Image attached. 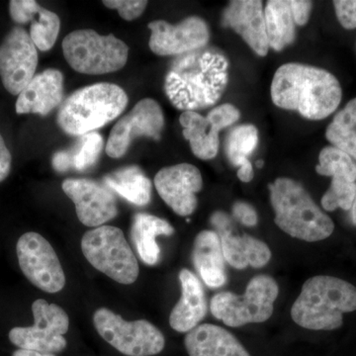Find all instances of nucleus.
Instances as JSON below:
<instances>
[{
  "label": "nucleus",
  "instance_id": "c03bdc74",
  "mask_svg": "<svg viewBox=\"0 0 356 356\" xmlns=\"http://www.w3.org/2000/svg\"><path fill=\"white\" fill-rule=\"evenodd\" d=\"M262 165H264V163H262V161H257V168H261Z\"/></svg>",
  "mask_w": 356,
  "mask_h": 356
},
{
  "label": "nucleus",
  "instance_id": "423d86ee",
  "mask_svg": "<svg viewBox=\"0 0 356 356\" xmlns=\"http://www.w3.org/2000/svg\"><path fill=\"white\" fill-rule=\"evenodd\" d=\"M280 294L277 282L271 276H254L243 295L233 292L217 293L211 299V313L232 327L264 323L273 316L274 302Z\"/></svg>",
  "mask_w": 356,
  "mask_h": 356
},
{
  "label": "nucleus",
  "instance_id": "bb28decb",
  "mask_svg": "<svg viewBox=\"0 0 356 356\" xmlns=\"http://www.w3.org/2000/svg\"><path fill=\"white\" fill-rule=\"evenodd\" d=\"M325 138L356 161V98L351 99L327 126Z\"/></svg>",
  "mask_w": 356,
  "mask_h": 356
},
{
  "label": "nucleus",
  "instance_id": "7c9ffc66",
  "mask_svg": "<svg viewBox=\"0 0 356 356\" xmlns=\"http://www.w3.org/2000/svg\"><path fill=\"white\" fill-rule=\"evenodd\" d=\"M356 195V182L332 178L329 189L323 195V208L325 211H334L337 208L348 211L353 208Z\"/></svg>",
  "mask_w": 356,
  "mask_h": 356
},
{
  "label": "nucleus",
  "instance_id": "1a4fd4ad",
  "mask_svg": "<svg viewBox=\"0 0 356 356\" xmlns=\"http://www.w3.org/2000/svg\"><path fill=\"white\" fill-rule=\"evenodd\" d=\"M93 325L106 343L127 356L156 355L165 348V336L149 321L129 322L109 309L100 308L93 314Z\"/></svg>",
  "mask_w": 356,
  "mask_h": 356
},
{
  "label": "nucleus",
  "instance_id": "dca6fc26",
  "mask_svg": "<svg viewBox=\"0 0 356 356\" xmlns=\"http://www.w3.org/2000/svg\"><path fill=\"white\" fill-rule=\"evenodd\" d=\"M159 196L179 216H189L197 207L196 194L202 189L200 170L191 163L161 168L154 177Z\"/></svg>",
  "mask_w": 356,
  "mask_h": 356
},
{
  "label": "nucleus",
  "instance_id": "f257e3e1",
  "mask_svg": "<svg viewBox=\"0 0 356 356\" xmlns=\"http://www.w3.org/2000/svg\"><path fill=\"white\" fill-rule=\"evenodd\" d=\"M228 81L224 54L204 47L175 58L166 74L165 91L175 108L196 112L216 104Z\"/></svg>",
  "mask_w": 356,
  "mask_h": 356
},
{
  "label": "nucleus",
  "instance_id": "20e7f679",
  "mask_svg": "<svg viewBox=\"0 0 356 356\" xmlns=\"http://www.w3.org/2000/svg\"><path fill=\"white\" fill-rule=\"evenodd\" d=\"M274 222L292 238L304 242L324 241L334 233L331 218L320 209L310 194L296 180L280 177L269 184Z\"/></svg>",
  "mask_w": 356,
  "mask_h": 356
},
{
  "label": "nucleus",
  "instance_id": "9b49d317",
  "mask_svg": "<svg viewBox=\"0 0 356 356\" xmlns=\"http://www.w3.org/2000/svg\"><path fill=\"white\" fill-rule=\"evenodd\" d=\"M21 270L28 280L47 293L64 289L65 275L60 259L51 243L35 232L25 233L16 245Z\"/></svg>",
  "mask_w": 356,
  "mask_h": 356
},
{
  "label": "nucleus",
  "instance_id": "a19ab883",
  "mask_svg": "<svg viewBox=\"0 0 356 356\" xmlns=\"http://www.w3.org/2000/svg\"><path fill=\"white\" fill-rule=\"evenodd\" d=\"M236 175H238V179H240L241 181L245 182V184L252 181L254 175V168H252V163H248V165L238 168Z\"/></svg>",
  "mask_w": 356,
  "mask_h": 356
},
{
  "label": "nucleus",
  "instance_id": "393cba45",
  "mask_svg": "<svg viewBox=\"0 0 356 356\" xmlns=\"http://www.w3.org/2000/svg\"><path fill=\"white\" fill-rule=\"evenodd\" d=\"M103 182L111 191L116 192L128 202L146 206L152 198V182L137 165L127 166L109 173Z\"/></svg>",
  "mask_w": 356,
  "mask_h": 356
},
{
  "label": "nucleus",
  "instance_id": "2eb2a0df",
  "mask_svg": "<svg viewBox=\"0 0 356 356\" xmlns=\"http://www.w3.org/2000/svg\"><path fill=\"white\" fill-rule=\"evenodd\" d=\"M149 48L158 56H181L206 47L210 39L207 23L197 16L185 18L177 25L153 21Z\"/></svg>",
  "mask_w": 356,
  "mask_h": 356
},
{
  "label": "nucleus",
  "instance_id": "aec40b11",
  "mask_svg": "<svg viewBox=\"0 0 356 356\" xmlns=\"http://www.w3.org/2000/svg\"><path fill=\"white\" fill-rule=\"evenodd\" d=\"M179 281L181 297L170 313V325L178 332H189L207 315V300L202 283L189 269L180 271Z\"/></svg>",
  "mask_w": 356,
  "mask_h": 356
},
{
  "label": "nucleus",
  "instance_id": "4c0bfd02",
  "mask_svg": "<svg viewBox=\"0 0 356 356\" xmlns=\"http://www.w3.org/2000/svg\"><path fill=\"white\" fill-rule=\"evenodd\" d=\"M11 163H13V158H11L10 152L6 147L3 137L0 134V182L6 179L10 173Z\"/></svg>",
  "mask_w": 356,
  "mask_h": 356
},
{
  "label": "nucleus",
  "instance_id": "4468645a",
  "mask_svg": "<svg viewBox=\"0 0 356 356\" xmlns=\"http://www.w3.org/2000/svg\"><path fill=\"white\" fill-rule=\"evenodd\" d=\"M163 127V109L154 99L145 98L115 124L107 140L106 154L110 158L120 159L125 156L137 137L145 136L156 140H161Z\"/></svg>",
  "mask_w": 356,
  "mask_h": 356
},
{
  "label": "nucleus",
  "instance_id": "412c9836",
  "mask_svg": "<svg viewBox=\"0 0 356 356\" xmlns=\"http://www.w3.org/2000/svg\"><path fill=\"white\" fill-rule=\"evenodd\" d=\"M184 346L189 356H250L234 334L212 324L199 325L187 332Z\"/></svg>",
  "mask_w": 356,
  "mask_h": 356
},
{
  "label": "nucleus",
  "instance_id": "c756f323",
  "mask_svg": "<svg viewBox=\"0 0 356 356\" xmlns=\"http://www.w3.org/2000/svg\"><path fill=\"white\" fill-rule=\"evenodd\" d=\"M30 38L40 51H50L57 41L60 29V20L55 13L41 6L31 18Z\"/></svg>",
  "mask_w": 356,
  "mask_h": 356
},
{
  "label": "nucleus",
  "instance_id": "e433bc0d",
  "mask_svg": "<svg viewBox=\"0 0 356 356\" xmlns=\"http://www.w3.org/2000/svg\"><path fill=\"white\" fill-rule=\"evenodd\" d=\"M290 2L291 6L293 18H294L295 24L304 26L308 23L312 10L311 1H304V0H293Z\"/></svg>",
  "mask_w": 356,
  "mask_h": 356
},
{
  "label": "nucleus",
  "instance_id": "c9c22d12",
  "mask_svg": "<svg viewBox=\"0 0 356 356\" xmlns=\"http://www.w3.org/2000/svg\"><path fill=\"white\" fill-rule=\"evenodd\" d=\"M233 215L241 224L247 227L257 226V222H259V216H257L254 208L243 201H238L234 204Z\"/></svg>",
  "mask_w": 356,
  "mask_h": 356
},
{
  "label": "nucleus",
  "instance_id": "6ab92c4d",
  "mask_svg": "<svg viewBox=\"0 0 356 356\" xmlns=\"http://www.w3.org/2000/svg\"><path fill=\"white\" fill-rule=\"evenodd\" d=\"M64 102V76L58 70L49 69L36 74L18 95L17 114H50Z\"/></svg>",
  "mask_w": 356,
  "mask_h": 356
},
{
  "label": "nucleus",
  "instance_id": "473e14b6",
  "mask_svg": "<svg viewBox=\"0 0 356 356\" xmlns=\"http://www.w3.org/2000/svg\"><path fill=\"white\" fill-rule=\"evenodd\" d=\"M102 3L110 9L118 10L119 15L127 21L137 19L147 6V1L144 0H104Z\"/></svg>",
  "mask_w": 356,
  "mask_h": 356
},
{
  "label": "nucleus",
  "instance_id": "a878e982",
  "mask_svg": "<svg viewBox=\"0 0 356 356\" xmlns=\"http://www.w3.org/2000/svg\"><path fill=\"white\" fill-rule=\"evenodd\" d=\"M268 44L274 51H282L294 42L295 22L289 1L270 0L264 9Z\"/></svg>",
  "mask_w": 356,
  "mask_h": 356
},
{
  "label": "nucleus",
  "instance_id": "6e6552de",
  "mask_svg": "<svg viewBox=\"0 0 356 356\" xmlns=\"http://www.w3.org/2000/svg\"><path fill=\"white\" fill-rule=\"evenodd\" d=\"M81 250L91 266L120 284H133L139 277V262L117 227L89 229L81 238Z\"/></svg>",
  "mask_w": 356,
  "mask_h": 356
},
{
  "label": "nucleus",
  "instance_id": "b1692460",
  "mask_svg": "<svg viewBox=\"0 0 356 356\" xmlns=\"http://www.w3.org/2000/svg\"><path fill=\"white\" fill-rule=\"evenodd\" d=\"M173 234L175 229L172 225L161 218L146 213H138L134 217L131 238L140 259L147 266H156L161 259L156 238Z\"/></svg>",
  "mask_w": 356,
  "mask_h": 356
},
{
  "label": "nucleus",
  "instance_id": "cd10ccee",
  "mask_svg": "<svg viewBox=\"0 0 356 356\" xmlns=\"http://www.w3.org/2000/svg\"><path fill=\"white\" fill-rule=\"evenodd\" d=\"M316 172L324 177H332L348 182L356 181L355 161L336 147H325L321 151Z\"/></svg>",
  "mask_w": 356,
  "mask_h": 356
},
{
  "label": "nucleus",
  "instance_id": "f03ea898",
  "mask_svg": "<svg viewBox=\"0 0 356 356\" xmlns=\"http://www.w3.org/2000/svg\"><path fill=\"white\" fill-rule=\"evenodd\" d=\"M276 106L295 110L309 120H323L336 111L343 97L341 83L331 72L312 65H281L271 83Z\"/></svg>",
  "mask_w": 356,
  "mask_h": 356
},
{
  "label": "nucleus",
  "instance_id": "4be33fe9",
  "mask_svg": "<svg viewBox=\"0 0 356 356\" xmlns=\"http://www.w3.org/2000/svg\"><path fill=\"white\" fill-rule=\"evenodd\" d=\"M192 261L203 282L211 288L224 286L227 282L226 267L221 241L216 232H200L194 240Z\"/></svg>",
  "mask_w": 356,
  "mask_h": 356
},
{
  "label": "nucleus",
  "instance_id": "7ed1b4c3",
  "mask_svg": "<svg viewBox=\"0 0 356 356\" xmlns=\"http://www.w3.org/2000/svg\"><path fill=\"white\" fill-rule=\"evenodd\" d=\"M356 310V287L329 275L306 281L291 308L292 320L312 331H334L343 324V314Z\"/></svg>",
  "mask_w": 356,
  "mask_h": 356
},
{
  "label": "nucleus",
  "instance_id": "37998d69",
  "mask_svg": "<svg viewBox=\"0 0 356 356\" xmlns=\"http://www.w3.org/2000/svg\"><path fill=\"white\" fill-rule=\"evenodd\" d=\"M351 217H353V222L356 226V195L355 202H353V208H351Z\"/></svg>",
  "mask_w": 356,
  "mask_h": 356
},
{
  "label": "nucleus",
  "instance_id": "72a5a7b5",
  "mask_svg": "<svg viewBox=\"0 0 356 356\" xmlns=\"http://www.w3.org/2000/svg\"><path fill=\"white\" fill-rule=\"evenodd\" d=\"M39 6L40 4L35 0H11L9 2V13L14 22L20 25L28 24Z\"/></svg>",
  "mask_w": 356,
  "mask_h": 356
},
{
  "label": "nucleus",
  "instance_id": "5701e85b",
  "mask_svg": "<svg viewBox=\"0 0 356 356\" xmlns=\"http://www.w3.org/2000/svg\"><path fill=\"white\" fill-rule=\"evenodd\" d=\"M221 241L225 261L236 269L247 267L261 268L268 264L271 250L259 238L248 235L238 236L232 229L218 234Z\"/></svg>",
  "mask_w": 356,
  "mask_h": 356
},
{
  "label": "nucleus",
  "instance_id": "f3484780",
  "mask_svg": "<svg viewBox=\"0 0 356 356\" xmlns=\"http://www.w3.org/2000/svg\"><path fill=\"white\" fill-rule=\"evenodd\" d=\"M62 187L74 203L77 218L84 226L98 228L118 214L116 198L106 185L86 178H70Z\"/></svg>",
  "mask_w": 356,
  "mask_h": 356
},
{
  "label": "nucleus",
  "instance_id": "f8f14e48",
  "mask_svg": "<svg viewBox=\"0 0 356 356\" xmlns=\"http://www.w3.org/2000/svg\"><path fill=\"white\" fill-rule=\"evenodd\" d=\"M38 51L24 28L14 27L0 44V77L10 95L21 91L36 76Z\"/></svg>",
  "mask_w": 356,
  "mask_h": 356
},
{
  "label": "nucleus",
  "instance_id": "39448f33",
  "mask_svg": "<svg viewBox=\"0 0 356 356\" xmlns=\"http://www.w3.org/2000/svg\"><path fill=\"white\" fill-rule=\"evenodd\" d=\"M128 105V95L113 83H96L74 91L60 105L58 124L72 136H84L115 120Z\"/></svg>",
  "mask_w": 356,
  "mask_h": 356
},
{
  "label": "nucleus",
  "instance_id": "a211bd4d",
  "mask_svg": "<svg viewBox=\"0 0 356 356\" xmlns=\"http://www.w3.org/2000/svg\"><path fill=\"white\" fill-rule=\"evenodd\" d=\"M222 23L241 35L257 55L266 57L269 44L261 1L236 0L229 2L222 14Z\"/></svg>",
  "mask_w": 356,
  "mask_h": 356
},
{
  "label": "nucleus",
  "instance_id": "0eeeda50",
  "mask_svg": "<svg viewBox=\"0 0 356 356\" xmlns=\"http://www.w3.org/2000/svg\"><path fill=\"white\" fill-rule=\"evenodd\" d=\"M67 64L88 76L111 74L121 70L128 60L129 48L113 34L103 36L92 29L70 33L63 42Z\"/></svg>",
  "mask_w": 356,
  "mask_h": 356
},
{
  "label": "nucleus",
  "instance_id": "f704fd0d",
  "mask_svg": "<svg viewBox=\"0 0 356 356\" xmlns=\"http://www.w3.org/2000/svg\"><path fill=\"white\" fill-rule=\"evenodd\" d=\"M337 19L344 29L356 28V0H336L334 1Z\"/></svg>",
  "mask_w": 356,
  "mask_h": 356
},
{
  "label": "nucleus",
  "instance_id": "ea45409f",
  "mask_svg": "<svg viewBox=\"0 0 356 356\" xmlns=\"http://www.w3.org/2000/svg\"><path fill=\"white\" fill-rule=\"evenodd\" d=\"M211 224L217 229L216 233H222V232L229 231L232 229V220L227 213L222 211H217L211 216Z\"/></svg>",
  "mask_w": 356,
  "mask_h": 356
},
{
  "label": "nucleus",
  "instance_id": "c85d7f7f",
  "mask_svg": "<svg viewBox=\"0 0 356 356\" xmlns=\"http://www.w3.org/2000/svg\"><path fill=\"white\" fill-rule=\"evenodd\" d=\"M259 144V130L252 124L241 125L229 133L227 140V156L232 165L241 166L250 163V156Z\"/></svg>",
  "mask_w": 356,
  "mask_h": 356
},
{
  "label": "nucleus",
  "instance_id": "2f4dec72",
  "mask_svg": "<svg viewBox=\"0 0 356 356\" xmlns=\"http://www.w3.org/2000/svg\"><path fill=\"white\" fill-rule=\"evenodd\" d=\"M104 140L102 136L97 132H91L83 136L79 140L77 151H72L74 168L79 172L89 170L97 163L102 154Z\"/></svg>",
  "mask_w": 356,
  "mask_h": 356
},
{
  "label": "nucleus",
  "instance_id": "58836bf2",
  "mask_svg": "<svg viewBox=\"0 0 356 356\" xmlns=\"http://www.w3.org/2000/svg\"><path fill=\"white\" fill-rule=\"evenodd\" d=\"M51 163H53L54 168L60 172H67L70 168H74L72 151L58 152L54 154Z\"/></svg>",
  "mask_w": 356,
  "mask_h": 356
},
{
  "label": "nucleus",
  "instance_id": "79ce46f5",
  "mask_svg": "<svg viewBox=\"0 0 356 356\" xmlns=\"http://www.w3.org/2000/svg\"><path fill=\"white\" fill-rule=\"evenodd\" d=\"M13 356H55L51 353H41L38 351L27 350H17L14 351Z\"/></svg>",
  "mask_w": 356,
  "mask_h": 356
},
{
  "label": "nucleus",
  "instance_id": "ddd939ff",
  "mask_svg": "<svg viewBox=\"0 0 356 356\" xmlns=\"http://www.w3.org/2000/svg\"><path fill=\"white\" fill-rule=\"evenodd\" d=\"M240 117L238 109L226 103L211 110L207 117L194 111L182 112L179 122L192 153L198 159L208 161L214 159L219 152L220 131L233 125Z\"/></svg>",
  "mask_w": 356,
  "mask_h": 356
},
{
  "label": "nucleus",
  "instance_id": "9d476101",
  "mask_svg": "<svg viewBox=\"0 0 356 356\" xmlns=\"http://www.w3.org/2000/svg\"><path fill=\"white\" fill-rule=\"evenodd\" d=\"M34 325L16 327L9 332V339L20 350L38 351L41 353H60L67 348V334L70 318L64 309L38 299L32 304Z\"/></svg>",
  "mask_w": 356,
  "mask_h": 356
}]
</instances>
